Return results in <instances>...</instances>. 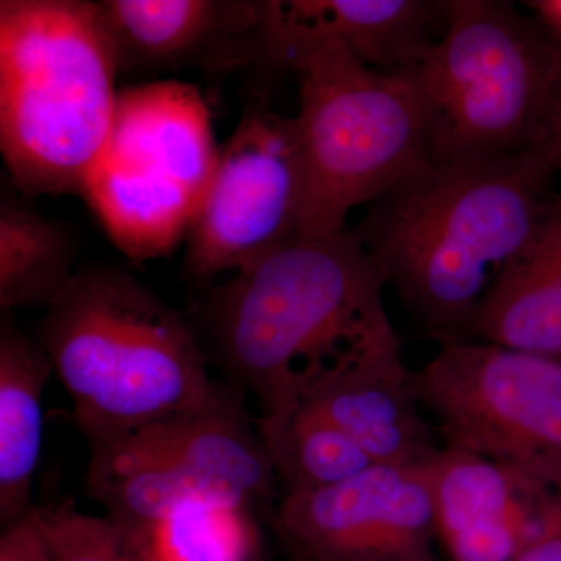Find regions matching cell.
Wrapping results in <instances>:
<instances>
[{
    "instance_id": "cell-13",
    "label": "cell",
    "mask_w": 561,
    "mask_h": 561,
    "mask_svg": "<svg viewBox=\"0 0 561 561\" xmlns=\"http://www.w3.org/2000/svg\"><path fill=\"white\" fill-rule=\"evenodd\" d=\"M119 76H224L264 57L267 0H99Z\"/></svg>"
},
{
    "instance_id": "cell-23",
    "label": "cell",
    "mask_w": 561,
    "mask_h": 561,
    "mask_svg": "<svg viewBox=\"0 0 561 561\" xmlns=\"http://www.w3.org/2000/svg\"><path fill=\"white\" fill-rule=\"evenodd\" d=\"M512 561H561V518Z\"/></svg>"
},
{
    "instance_id": "cell-24",
    "label": "cell",
    "mask_w": 561,
    "mask_h": 561,
    "mask_svg": "<svg viewBox=\"0 0 561 561\" xmlns=\"http://www.w3.org/2000/svg\"><path fill=\"white\" fill-rule=\"evenodd\" d=\"M537 20L561 43V0H535L527 2Z\"/></svg>"
},
{
    "instance_id": "cell-25",
    "label": "cell",
    "mask_w": 561,
    "mask_h": 561,
    "mask_svg": "<svg viewBox=\"0 0 561 561\" xmlns=\"http://www.w3.org/2000/svg\"><path fill=\"white\" fill-rule=\"evenodd\" d=\"M541 150L545 151L546 158L551 162L553 171H561V113L557 117L556 124H553Z\"/></svg>"
},
{
    "instance_id": "cell-4",
    "label": "cell",
    "mask_w": 561,
    "mask_h": 561,
    "mask_svg": "<svg viewBox=\"0 0 561 561\" xmlns=\"http://www.w3.org/2000/svg\"><path fill=\"white\" fill-rule=\"evenodd\" d=\"M117 77L98 3L0 2V149L25 195L79 194L113 124Z\"/></svg>"
},
{
    "instance_id": "cell-16",
    "label": "cell",
    "mask_w": 561,
    "mask_h": 561,
    "mask_svg": "<svg viewBox=\"0 0 561 561\" xmlns=\"http://www.w3.org/2000/svg\"><path fill=\"white\" fill-rule=\"evenodd\" d=\"M479 341L561 359V194L500 273L470 324Z\"/></svg>"
},
{
    "instance_id": "cell-17",
    "label": "cell",
    "mask_w": 561,
    "mask_h": 561,
    "mask_svg": "<svg viewBox=\"0 0 561 561\" xmlns=\"http://www.w3.org/2000/svg\"><path fill=\"white\" fill-rule=\"evenodd\" d=\"M54 375L46 350L16 327L0 321V523L27 515L43 448V393Z\"/></svg>"
},
{
    "instance_id": "cell-22",
    "label": "cell",
    "mask_w": 561,
    "mask_h": 561,
    "mask_svg": "<svg viewBox=\"0 0 561 561\" xmlns=\"http://www.w3.org/2000/svg\"><path fill=\"white\" fill-rule=\"evenodd\" d=\"M0 561H55L39 507H33L0 535Z\"/></svg>"
},
{
    "instance_id": "cell-19",
    "label": "cell",
    "mask_w": 561,
    "mask_h": 561,
    "mask_svg": "<svg viewBox=\"0 0 561 561\" xmlns=\"http://www.w3.org/2000/svg\"><path fill=\"white\" fill-rule=\"evenodd\" d=\"M256 430L283 494L328 489L375 467L348 435L301 409L280 419L256 416Z\"/></svg>"
},
{
    "instance_id": "cell-20",
    "label": "cell",
    "mask_w": 561,
    "mask_h": 561,
    "mask_svg": "<svg viewBox=\"0 0 561 561\" xmlns=\"http://www.w3.org/2000/svg\"><path fill=\"white\" fill-rule=\"evenodd\" d=\"M146 561H260L256 512L214 500H191L140 538Z\"/></svg>"
},
{
    "instance_id": "cell-21",
    "label": "cell",
    "mask_w": 561,
    "mask_h": 561,
    "mask_svg": "<svg viewBox=\"0 0 561 561\" xmlns=\"http://www.w3.org/2000/svg\"><path fill=\"white\" fill-rule=\"evenodd\" d=\"M55 561H146L138 542L106 516H92L65 501L39 507Z\"/></svg>"
},
{
    "instance_id": "cell-3",
    "label": "cell",
    "mask_w": 561,
    "mask_h": 561,
    "mask_svg": "<svg viewBox=\"0 0 561 561\" xmlns=\"http://www.w3.org/2000/svg\"><path fill=\"white\" fill-rule=\"evenodd\" d=\"M88 445L201 408L220 383L192 327L127 268H79L39 341Z\"/></svg>"
},
{
    "instance_id": "cell-1",
    "label": "cell",
    "mask_w": 561,
    "mask_h": 561,
    "mask_svg": "<svg viewBox=\"0 0 561 561\" xmlns=\"http://www.w3.org/2000/svg\"><path fill=\"white\" fill-rule=\"evenodd\" d=\"M386 287L353 231L300 238L203 289L191 323L228 386L256 401L257 419H280L313 383L408 370Z\"/></svg>"
},
{
    "instance_id": "cell-11",
    "label": "cell",
    "mask_w": 561,
    "mask_h": 561,
    "mask_svg": "<svg viewBox=\"0 0 561 561\" xmlns=\"http://www.w3.org/2000/svg\"><path fill=\"white\" fill-rule=\"evenodd\" d=\"M272 529L294 561H430L435 529L426 465H375L339 483L283 494Z\"/></svg>"
},
{
    "instance_id": "cell-5",
    "label": "cell",
    "mask_w": 561,
    "mask_h": 561,
    "mask_svg": "<svg viewBox=\"0 0 561 561\" xmlns=\"http://www.w3.org/2000/svg\"><path fill=\"white\" fill-rule=\"evenodd\" d=\"M268 62L294 70L300 84V238L345 231L351 210L434 160L426 113L409 73L368 68L324 39L291 41Z\"/></svg>"
},
{
    "instance_id": "cell-12",
    "label": "cell",
    "mask_w": 561,
    "mask_h": 561,
    "mask_svg": "<svg viewBox=\"0 0 561 561\" xmlns=\"http://www.w3.org/2000/svg\"><path fill=\"white\" fill-rule=\"evenodd\" d=\"M435 529L453 561H512L561 513V476L445 448L426 465Z\"/></svg>"
},
{
    "instance_id": "cell-9",
    "label": "cell",
    "mask_w": 561,
    "mask_h": 561,
    "mask_svg": "<svg viewBox=\"0 0 561 561\" xmlns=\"http://www.w3.org/2000/svg\"><path fill=\"white\" fill-rule=\"evenodd\" d=\"M443 446L513 467L561 472V359L453 341L412 371Z\"/></svg>"
},
{
    "instance_id": "cell-8",
    "label": "cell",
    "mask_w": 561,
    "mask_h": 561,
    "mask_svg": "<svg viewBox=\"0 0 561 561\" xmlns=\"http://www.w3.org/2000/svg\"><path fill=\"white\" fill-rule=\"evenodd\" d=\"M243 398L220 383L201 408L91 445L88 493L133 538L191 500L272 513L279 485Z\"/></svg>"
},
{
    "instance_id": "cell-26",
    "label": "cell",
    "mask_w": 561,
    "mask_h": 561,
    "mask_svg": "<svg viewBox=\"0 0 561 561\" xmlns=\"http://www.w3.org/2000/svg\"><path fill=\"white\" fill-rule=\"evenodd\" d=\"M430 561H438L437 559H434V560H430Z\"/></svg>"
},
{
    "instance_id": "cell-6",
    "label": "cell",
    "mask_w": 561,
    "mask_h": 561,
    "mask_svg": "<svg viewBox=\"0 0 561 561\" xmlns=\"http://www.w3.org/2000/svg\"><path fill=\"white\" fill-rule=\"evenodd\" d=\"M408 73L434 160L541 149L561 113L560 41L504 0H446L445 31Z\"/></svg>"
},
{
    "instance_id": "cell-15",
    "label": "cell",
    "mask_w": 561,
    "mask_h": 561,
    "mask_svg": "<svg viewBox=\"0 0 561 561\" xmlns=\"http://www.w3.org/2000/svg\"><path fill=\"white\" fill-rule=\"evenodd\" d=\"M297 409L348 435L375 465L421 468L443 449L409 370L335 376L309 387Z\"/></svg>"
},
{
    "instance_id": "cell-7",
    "label": "cell",
    "mask_w": 561,
    "mask_h": 561,
    "mask_svg": "<svg viewBox=\"0 0 561 561\" xmlns=\"http://www.w3.org/2000/svg\"><path fill=\"white\" fill-rule=\"evenodd\" d=\"M210 119L195 84L153 80L119 90L108 136L79 194L135 264L186 242L219 153Z\"/></svg>"
},
{
    "instance_id": "cell-18",
    "label": "cell",
    "mask_w": 561,
    "mask_h": 561,
    "mask_svg": "<svg viewBox=\"0 0 561 561\" xmlns=\"http://www.w3.org/2000/svg\"><path fill=\"white\" fill-rule=\"evenodd\" d=\"M79 242L65 221L14 203L0 208V312L49 309L77 271Z\"/></svg>"
},
{
    "instance_id": "cell-2",
    "label": "cell",
    "mask_w": 561,
    "mask_h": 561,
    "mask_svg": "<svg viewBox=\"0 0 561 561\" xmlns=\"http://www.w3.org/2000/svg\"><path fill=\"white\" fill-rule=\"evenodd\" d=\"M553 173L541 149L432 160L370 203L351 231L432 334L461 341L529 241Z\"/></svg>"
},
{
    "instance_id": "cell-14",
    "label": "cell",
    "mask_w": 561,
    "mask_h": 561,
    "mask_svg": "<svg viewBox=\"0 0 561 561\" xmlns=\"http://www.w3.org/2000/svg\"><path fill=\"white\" fill-rule=\"evenodd\" d=\"M445 24L446 0H267L262 61L291 41L324 39L368 68L408 73Z\"/></svg>"
},
{
    "instance_id": "cell-10",
    "label": "cell",
    "mask_w": 561,
    "mask_h": 561,
    "mask_svg": "<svg viewBox=\"0 0 561 561\" xmlns=\"http://www.w3.org/2000/svg\"><path fill=\"white\" fill-rule=\"evenodd\" d=\"M305 176L295 116L265 106L243 114L221 142L187 232L183 273L206 289L300 239Z\"/></svg>"
}]
</instances>
